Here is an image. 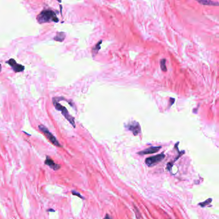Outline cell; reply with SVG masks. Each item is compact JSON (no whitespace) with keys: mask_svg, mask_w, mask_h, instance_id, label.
<instances>
[{"mask_svg":"<svg viewBox=\"0 0 219 219\" xmlns=\"http://www.w3.org/2000/svg\"><path fill=\"white\" fill-rule=\"evenodd\" d=\"M37 20L39 23L49 22H59V19L56 16V13L51 10H44L37 17Z\"/></svg>","mask_w":219,"mask_h":219,"instance_id":"6da1fadb","label":"cell"},{"mask_svg":"<svg viewBox=\"0 0 219 219\" xmlns=\"http://www.w3.org/2000/svg\"><path fill=\"white\" fill-rule=\"evenodd\" d=\"M53 103L54 106L55 107L56 109L58 110V111H61V113H62V115L65 117V118L67 119V120L69 121V122L72 125V126L73 127L75 128L76 125H75V123L74 118L69 114L68 110L66 109V108L65 107L62 106V105H61V104L59 103V102L55 99V98H53Z\"/></svg>","mask_w":219,"mask_h":219,"instance_id":"7a4b0ae2","label":"cell"},{"mask_svg":"<svg viewBox=\"0 0 219 219\" xmlns=\"http://www.w3.org/2000/svg\"><path fill=\"white\" fill-rule=\"evenodd\" d=\"M39 130H40L41 131L45 134V136H46V138H47V139H48V140H49L53 145H55V146H56V147H62V145L59 143V141L56 139V138H55V136H53V135L50 132L49 130H48L46 127H45V126L43 125H39Z\"/></svg>","mask_w":219,"mask_h":219,"instance_id":"3957f363","label":"cell"},{"mask_svg":"<svg viewBox=\"0 0 219 219\" xmlns=\"http://www.w3.org/2000/svg\"><path fill=\"white\" fill-rule=\"evenodd\" d=\"M165 157V155L163 153L158 154V155H154L152 157H147L145 159V164H147V166L150 167V166H153L155 164H157V163H160V162L163 161Z\"/></svg>","mask_w":219,"mask_h":219,"instance_id":"277c9868","label":"cell"},{"mask_svg":"<svg viewBox=\"0 0 219 219\" xmlns=\"http://www.w3.org/2000/svg\"><path fill=\"white\" fill-rule=\"evenodd\" d=\"M126 127L127 128L128 130H130L134 136L138 135L139 133H141V131L139 123L136 121H133L129 123L126 126Z\"/></svg>","mask_w":219,"mask_h":219,"instance_id":"5b68a950","label":"cell"},{"mask_svg":"<svg viewBox=\"0 0 219 219\" xmlns=\"http://www.w3.org/2000/svg\"><path fill=\"white\" fill-rule=\"evenodd\" d=\"M6 63L9 64V65L11 66L12 67V70L15 71L16 73L21 72V71H23L24 70H25V67L23 65L18 64L16 61L14 59H9V61H7Z\"/></svg>","mask_w":219,"mask_h":219,"instance_id":"8992f818","label":"cell"},{"mask_svg":"<svg viewBox=\"0 0 219 219\" xmlns=\"http://www.w3.org/2000/svg\"><path fill=\"white\" fill-rule=\"evenodd\" d=\"M45 164L46 165H47V166H49L50 168L53 169V170H55V171L59 170L61 168V164H56L54 162V161L52 158H50V156H48V155H46V160L45 161Z\"/></svg>","mask_w":219,"mask_h":219,"instance_id":"52a82bcc","label":"cell"},{"mask_svg":"<svg viewBox=\"0 0 219 219\" xmlns=\"http://www.w3.org/2000/svg\"><path fill=\"white\" fill-rule=\"evenodd\" d=\"M161 148V146H159V147H150L149 148H147L146 149L143 150L138 152V154L141 155H147V154H154V153L157 152L158 151H159V150Z\"/></svg>","mask_w":219,"mask_h":219,"instance_id":"ba28073f","label":"cell"},{"mask_svg":"<svg viewBox=\"0 0 219 219\" xmlns=\"http://www.w3.org/2000/svg\"><path fill=\"white\" fill-rule=\"evenodd\" d=\"M65 38V34L64 32H58L56 36L54 37V40L56 41L62 42Z\"/></svg>","mask_w":219,"mask_h":219,"instance_id":"9c48e42d","label":"cell"},{"mask_svg":"<svg viewBox=\"0 0 219 219\" xmlns=\"http://www.w3.org/2000/svg\"><path fill=\"white\" fill-rule=\"evenodd\" d=\"M102 43V41H100L98 42V43H97L93 48V49H92V53H93V56H95L96 54L98 53V51H99L100 49V45Z\"/></svg>","mask_w":219,"mask_h":219,"instance_id":"30bf717a","label":"cell"},{"mask_svg":"<svg viewBox=\"0 0 219 219\" xmlns=\"http://www.w3.org/2000/svg\"><path fill=\"white\" fill-rule=\"evenodd\" d=\"M198 2L199 3L204 5H209V6H218V3H215L211 1H198Z\"/></svg>","mask_w":219,"mask_h":219,"instance_id":"8fae6325","label":"cell"},{"mask_svg":"<svg viewBox=\"0 0 219 219\" xmlns=\"http://www.w3.org/2000/svg\"><path fill=\"white\" fill-rule=\"evenodd\" d=\"M160 66H161V69L162 71H164V72H166L167 71V68L166 66V59H163L161 60Z\"/></svg>","mask_w":219,"mask_h":219,"instance_id":"7c38bea8","label":"cell"},{"mask_svg":"<svg viewBox=\"0 0 219 219\" xmlns=\"http://www.w3.org/2000/svg\"><path fill=\"white\" fill-rule=\"evenodd\" d=\"M211 202H212L211 198H208V199H207V200H205L204 202L198 203V205H199L200 206H201L202 207H205V206H207V205H209V204H210Z\"/></svg>","mask_w":219,"mask_h":219,"instance_id":"4fadbf2b","label":"cell"},{"mask_svg":"<svg viewBox=\"0 0 219 219\" xmlns=\"http://www.w3.org/2000/svg\"><path fill=\"white\" fill-rule=\"evenodd\" d=\"M134 210L135 215H136V218L140 219L141 217V214L140 212H139V209H138V207H136L135 206H134Z\"/></svg>","mask_w":219,"mask_h":219,"instance_id":"5bb4252c","label":"cell"},{"mask_svg":"<svg viewBox=\"0 0 219 219\" xmlns=\"http://www.w3.org/2000/svg\"><path fill=\"white\" fill-rule=\"evenodd\" d=\"M71 193H72L73 195L78 196V197H80V198H82V199H84V197L83 196H82L81 195H80V193L78 192V191H75V190H72V191H71Z\"/></svg>","mask_w":219,"mask_h":219,"instance_id":"9a60e30c","label":"cell"},{"mask_svg":"<svg viewBox=\"0 0 219 219\" xmlns=\"http://www.w3.org/2000/svg\"><path fill=\"white\" fill-rule=\"evenodd\" d=\"M104 219H112V218H111V216H109V215H108V214H106Z\"/></svg>","mask_w":219,"mask_h":219,"instance_id":"2e32d148","label":"cell"},{"mask_svg":"<svg viewBox=\"0 0 219 219\" xmlns=\"http://www.w3.org/2000/svg\"><path fill=\"white\" fill-rule=\"evenodd\" d=\"M47 211L48 212H55V211L54 210V209H48L47 210Z\"/></svg>","mask_w":219,"mask_h":219,"instance_id":"e0dca14e","label":"cell"},{"mask_svg":"<svg viewBox=\"0 0 219 219\" xmlns=\"http://www.w3.org/2000/svg\"><path fill=\"white\" fill-rule=\"evenodd\" d=\"M1 71H2V65L0 64V72H1Z\"/></svg>","mask_w":219,"mask_h":219,"instance_id":"ac0fdd59","label":"cell"}]
</instances>
